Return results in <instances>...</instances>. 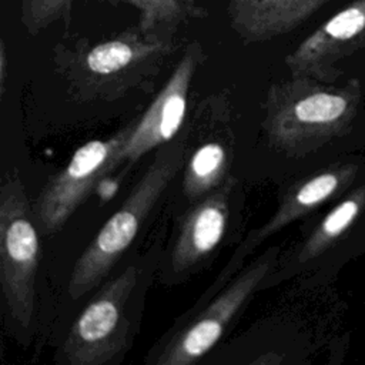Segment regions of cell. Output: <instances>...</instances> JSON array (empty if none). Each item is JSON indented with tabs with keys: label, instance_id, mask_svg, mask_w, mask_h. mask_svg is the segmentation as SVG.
<instances>
[{
	"label": "cell",
	"instance_id": "obj_1",
	"mask_svg": "<svg viewBox=\"0 0 365 365\" xmlns=\"http://www.w3.org/2000/svg\"><path fill=\"white\" fill-rule=\"evenodd\" d=\"M268 143L307 173L365 151V80L325 83L288 76L272 83L264 103Z\"/></svg>",
	"mask_w": 365,
	"mask_h": 365
},
{
	"label": "cell",
	"instance_id": "obj_2",
	"mask_svg": "<svg viewBox=\"0 0 365 365\" xmlns=\"http://www.w3.org/2000/svg\"><path fill=\"white\" fill-rule=\"evenodd\" d=\"M178 47L175 36L145 34L137 24L97 43L87 38L60 43L53 50V61L83 100H115L150 87Z\"/></svg>",
	"mask_w": 365,
	"mask_h": 365
},
{
	"label": "cell",
	"instance_id": "obj_3",
	"mask_svg": "<svg viewBox=\"0 0 365 365\" xmlns=\"http://www.w3.org/2000/svg\"><path fill=\"white\" fill-rule=\"evenodd\" d=\"M185 137L161 145L121 207L107 220L77 259L68 279V295L77 299L97 287L137 237L161 195L184 168Z\"/></svg>",
	"mask_w": 365,
	"mask_h": 365
},
{
	"label": "cell",
	"instance_id": "obj_4",
	"mask_svg": "<svg viewBox=\"0 0 365 365\" xmlns=\"http://www.w3.org/2000/svg\"><path fill=\"white\" fill-rule=\"evenodd\" d=\"M364 254L365 178L314 220L287 257L278 259L267 281L275 277L272 284L294 275H307L314 284H325Z\"/></svg>",
	"mask_w": 365,
	"mask_h": 365
},
{
	"label": "cell",
	"instance_id": "obj_5",
	"mask_svg": "<svg viewBox=\"0 0 365 365\" xmlns=\"http://www.w3.org/2000/svg\"><path fill=\"white\" fill-rule=\"evenodd\" d=\"M34 210L17 170L0 184V282L9 318L29 332L36 311L40 244Z\"/></svg>",
	"mask_w": 365,
	"mask_h": 365
},
{
	"label": "cell",
	"instance_id": "obj_6",
	"mask_svg": "<svg viewBox=\"0 0 365 365\" xmlns=\"http://www.w3.org/2000/svg\"><path fill=\"white\" fill-rule=\"evenodd\" d=\"M279 259V247H271L240 274H235L204 307L191 311L151 359L157 365H190L208 354L240 315L251 297L265 284Z\"/></svg>",
	"mask_w": 365,
	"mask_h": 365
},
{
	"label": "cell",
	"instance_id": "obj_7",
	"mask_svg": "<svg viewBox=\"0 0 365 365\" xmlns=\"http://www.w3.org/2000/svg\"><path fill=\"white\" fill-rule=\"evenodd\" d=\"M138 267L128 265L86 305L64 339L60 358L68 365H113L121 362L130 324L127 302L137 285Z\"/></svg>",
	"mask_w": 365,
	"mask_h": 365
},
{
	"label": "cell",
	"instance_id": "obj_8",
	"mask_svg": "<svg viewBox=\"0 0 365 365\" xmlns=\"http://www.w3.org/2000/svg\"><path fill=\"white\" fill-rule=\"evenodd\" d=\"M289 76L325 83L365 80V0H354L307 36L287 57Z\"/></svg>",
	"mask_w": 365,
	"mask_h": 365
},
{
	"label": "cell",
	"instance_id": "obj_9",
	"mask_svg": "<svg viewBox=\"0 0 365 365\" xmlns=\"http://www.w3.org/2000/svg\"><path fill=\"white\" fill-rule=\"evenodd\" d=\"M133 124L128 123L110 138L83 144L68 164L47 181L34 205L36 222L43 232L60 231L96 184L121 163L120 154Z\"/></svg>",
	"mask_w": 365,
	"mask_h": 365
},
{
	"label": "cell",
	"instance_id": "obj_10",
	"mask_svg": "<svg viewBox=\"0 0 365 365\" xmlns=\"http://www.w3.org/2000/svg\"><path fill=\"white\" fill-rule=\"evenodd\" d=\"M365 178V151L339 157L319 168L297 177L281 194L278 207L271 218L252 230L240 244L250 254L271 235L279 232L294 221L312 215L345 195Z\"/></svg>",
	"mask_w": 365,
	"mask_h": 365
},
{
	"label": "cell",
	"instance_id": "obj_11",
	"mask_svg": "<svg viewBox=\"0 0 365 365\" xmlns=\"http://www.w3.org/2000/svg\"><path fill=\"white\" fill-rule=\"evenodd\" d=\"M240 181L230 175L218 188L191 204L163 265L161 281L177 284L197 272L224 240Z\"/></svg>",
	"mask_w": 365,
	"mask_h": 365
},
{
	"label": "cell",
	"instance_id": "obj_12",
	"mask_svg": "<svg viewBox=\"0 0 365 365\" xmlns=\"http://www.w3.org/2000/svg\"><path fill=\"white\" fill-rule=\"evenodd\" d=\"M205 58L207 54L200 41L194 40L185 46L165 84L145 113L134 121L120 154L121 163H134L177 137L185 117L190 87Z\"/></svg>",
	"mask_w": 365,
	"mask_h": 365
},
{
	"label": "cell",
	"instance_id": "obj_13",
	"mask_svg": "<svg viewBox=\"0 0 365 365\" xmlns=\"http://www.w3.org/2000/svg\"><path fill=\"white\" fill-rule=\"evenodd\" d=\"M328 0H227L234 33L247 44L287 34L308 20Z\"/></svg>",
	"mask_w": 365,
	"mask_h": 365
},
{
	"label": "cell",
	"instance_id": "obj_14",
	"mask_svg": "<svg viewBox=\"0 0 365 365\" xmlns=\"http://www.w3.org/2000/svg\"><path fill=\"white\" fill-rule=\"evenodd\" d=\"M228 144L222 140H204L187 155L182 175V194L194 204L218 188L230 175Z\"/></svg>",
	"mask_w": 365,
	"mask_h": 365
},
{
	"label": "cell",
	"instance_id": "obj_15",
	"mask_svg": "<svg viewBox=\"0 0 365 365\" xmlns=\"http://www.w3.org/2000/svg\"><path fill=\"white\" fill-rule=\"evenodd\" d=\"M113 6L127 4L138 10V27L143 33L175 36L180 26L208 17L198 0H104Z\"/></svg>",
	"mask_w": 365,
	"mask_h": 365
},
{
	"label": "cell",
	"instance_id": "obj_16",
	"mask_svg": "<svg viewBox=\"0 0 365 365\" xmlns=\"http://www.w3.org/2000/svg\"><path fill=\"white\" fill-rule=\"evenodd\" d=\"M74 0H20V23L30 36L63 21L66 31L71 24V9Z\"/></svg>",
	"mask_w": 365,
	"mask_h": 365
},
{
	"label": "cell",
	"instance_id": "obj_17",
	"mask_svg": "<svg viewBox=\"0 0 365 365\" xmlns=\"http://www.w3.org/2000/svg\"><path fill=\"white\" fill-rule=\"evenodd\" d=\"M6 71H7V54H6V44L1 40L0 41V87H1V94L4 91Z\"/></svg>",
	"mask_w": 365,
	"mask_h": 365
}]
</instances>
